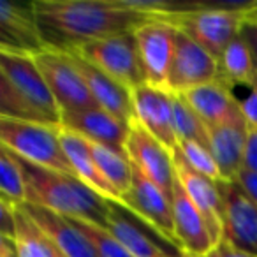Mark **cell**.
Returning <instances> with one entry per match:
<instances>
[{
	"label": "cell",
	"mask_w": 257,
	"mask_h": 257,
	"mask_svg": "<svg viewBox=\"0 0 257 257\" xmlns=\"http://www.w3.org/2000/svg\"><path fill=\"white\" fill-rule=\"evenodd\" d=\"M13 241L18 257H65L23 206L16 208V234Z\"/></svg>",
	"instance_id": "cb8c5ba5"
},
{
	"label": "cell",
	"mask_w": 257,
	"mask_h": 257,
	"mask_svg": "<svg viewBox=\"0 0 257 257\" xmlns=\"http://www.w3.org/2000/svg\"><path fill=\"white\" fill-rule=\"evenodd\" d=\"M239 107L248 127L257 128V79L252 86H248V93L245 95V99L239 100Z\"/></svg>",
	"instance_id": "1f68e13d"
},
{
	"label": "cell",
	"mask_w": 257,
	"mask_h": 257,
	"mask_svg": "<svg viewBox=\"0 0 257 257\" xmlns=\"http://www.w3.org/2000/svg\"><path fill=\"white\" fill-rule=\"evenodd\" d=\"M60 140L76 178H79L85 185L95 190L106 201L121 206V196L100 173L99 166H97L95 159L92 155V150H90L88 141L83 136L64 127H60Z\"/></svg>",
	"instance_id": "ffe728a7"
},
{
	"label": "cell",
	"mask_w": 257,
	"mask_h": 257,
	"mask_svg": "<svg viewBox=\"0 0 257 257\" xmlns=\"http://www.w3.org/2000/svg\"><path fill=\"white\" fill-rule=\"evenodd\" d=\"M134 37L147 83L157 88H168L175 57L176 29L166 20L152 18L134 30Z\"/></svg>",
	"instance_id": "9c48e42d"
},
{
	"label": "cell",
	"mask_w": 257,
	"mask_h": 257,
	"mask_svg": "<svg viewBox=\"0 0 257 257\" xmlns=\"http://www.w3.org/2000/svg\"><path fill=\"white\" fill-rule=\"evenodd\" d=\"M243 169L257 173V128H250L248 131L245 157H243Z\"/></svg>",
	"instance_id": "836d02e7"
},
{
	"label": "cell",
	"mask_w": 257,
	"mask_h": 257,
	"mask_svg": "<svg viewBox=\"0 0 257 257\" xmlns=\"http://www.w3.org/2000/svg\"><path fill=\"white\" fill-rule=\"evenodd\" d=\"M20 168L25 176L27 203L46 208L69 218L92 222L106 229L109 220L111 203L100 197L95 190L76 178L74 175L50 171L20 159Z\"/></svg>",
	"instance_id": "3957f363"
},
{
	"label": "cell",
	"mask_w": 257,
	"mask_h": 257,
	"mask_svg": "<svg viewBox=\"0 0 257 257\" xmlns=\"http://www.w3.org/2000/svg\"><path fill=\"white\" fill-rule=\"evenodd\" d=\"M67 55L74 60L76 67L79 69L81 76L85 78L86 85L90 88V93L95 99L97 106L109 111L111 114L118 116L120 120L131 123L134 120L133 92L128 88H125V86H121L114 79H111L109 76L104 74L97 67H93L92 64H88L79 55L76 53H67Z\"/></svg>",
	"instance_id": "d6986e66"
},
{
	"label": "cell",
	"mask_w": 257,
	"mask_h": 257,
	"mask_svg": "<svg viewBox=\"0 0 257 257\" xmlns=\"http://www.w3.org/2000/svg\"><path fill=\"white\" fill-rule=\"evenodd\" d=\"M178 152L185 159L187 164L192 169H196L197 173L213 180V182H222L220 168H218L215 157L211 155L210 148L203 147L199 143H194V141H180Z\"/></svg>",
	"instance_id": "f546056e"
},
{
	"label": "cell",
	"mask_w": 257,
	"mask_h": 257,
	"mask_svg": "<svg viewBox=\"0 0 257 257\" xmlns=\"http://www.w3.org/2000/svg\"><path fill=\"white\" fill-rule=\"evenodd\" d=\"M175 257H194V255H189V253H185V252H180V253H176Z\"/></svg>",
	"instance_id": "74e56055"
},
{
	"label": "cell",
	"mask_w": 257,
	"mask_h": 257,
	"mask_svg": "<svg viewBox=\"0 0 257 257\" xmlns=\"http://www.w3.org/2000/svg\"><path fill=\"white\" fill-rule=\"evenodd\" d=\"M121 208L133 213L138 220L150 227L164 241L180 250L175 239L171 197L138 168H134L133 185L121 199Z\"/></svg>",
	"instance_id": "ba28073f"
},
{
	"label": "cell",
	"mask_w": 257,
	"mask_h": 257,
	"mask_svg": "<svg viewBox=\"0 0 257 257\" xmlns=\"http://www.w3.org/2000/svg\"><path fill=\"white\" fill-rule=\"evenodd\" d=\"M16 208L8 201L0 199V236L15 239L16 234Z\"/></svg>",
	"instance_id": "4dcf8cb0"
},
{
	"label": "cell",
	"mask_w": 257,
	"mask_h": 257,
	"mask_svg": "<svg viewBox=\"0 0 257 257\" xmlns=\"http://www.w3.org/2000/svg\"><path fill=\"white\" fill-rule=\"evenodd\" d=\"M220 78L218 60L211 57L204 48L176 30L175 57L169 72L168 90L175 95L194 90Z\"/></svg>",
	"instance_id": "7c38bea8"
},
{
	"label": "cell",
	"mask_w": 257,
	"mask_h": 257,
	"mask_svg": "<svg viewBox=\"0 0 257 257\" xmlns=\"http://www.w3.org/2000/svg\"><path fill=\"white\" fill-rule=\"evenodd\" d=\"M69 53L79 55L131 92L147 83L134 32L93 41Z\"/></svg>",
	"instance_id": "8992f818"
},
{
	"label": "cell",
	"mask_w": 257,
	"mask_h": 257,
	"mask_svg": "<svg viewBox=\"0 0 257 257\" xmlns=\"http://www.w3.org/2000/svg\"><path fill=\"white\" fill-rule=\"evenodd\" d=\"M176 246L194 257H204L215 246L206 220L176 182L171 196Z\"/></svg>",
	"instance_id": "2e32d148"
},
{
	"label": "cell",
	"mask_w": 257,
	"mask_h": 257,
	"mask_svg": "<svg viewBox=\"0 0 257 257\" xmlns=\"http://www.w3.org/2000/svg\"><path fill=\"white\" fill-rule=\"evenodd\" d=\"M175 131L180 141H194L210 148V128L180 95H175Z\"/></svg>",
	"instance_id": "83f0119b"
},
{
	"label": "cell",
	"mask_w": 257,
	"mask_h": 257,
	"mask_svg": "<svg viewBox=\"0 0 257 257\" xmlns=\"http://www.w3.org/2000/svg\"><path fill=\"white\" fill-rule=\"evenodd\" d=\"M204 257H255V255L238 248V246H234L232 243H229L227 239L222 238Z\"/></svg>",
	"instance_id": "d6a6232c"
},
{
	"label": "cell",
	"mask_w": 257,
	"mask_h": 257,
	"mask_svg": "<svg viewBox=\"0 0 257 257\" xmlns=\"http://www.w3.org/2000/svg\"><path fill=\"white\" fill-rule=\"evenodd\" d=\"M88 145L100 173L104 175V178L114 187V190L123 199V196L128 192V189L133 185V175H134V168L131 164V161L127 159V155L120 154L116 150H111L107 147H102V145L92 143V141H88Z\"/></svg>",
	"instance_id": "484cf974"
},
{
	"label": "cell",
	"mask_w": 257,
	"mask_h": 257,
	"mask_svg": "<svg viewBox=\"0 0 257 257\" xmlns=\"http://www.w3.org/2000/svg\"><path fill=\"white\" fill-rule=\"evenodd\" d=\"M245 22L257 23V2H252V6H250V9L245 13Z\"/></svg>",
	"instance_id": "8d00e7d4"
},
{
	"label": "cell",
	"mask_w": 257,
	"mask_h": 257,
	"mask_svg": "<svg viewBox=\"0 0 257 257\" xmlns=\"http://www.w3.org/2000/svg\"><path fill=\"white\" fill-rule=\"evenodd\" d=\"M134 120L171 152L178 148L175 131V93L148 83L133 90Z\"/></svg>",
	"instance_id": "5bb4252c"
},
{
	"label": "cell",
	"mask_w": 257,
	"mask_h": 257,
	"mask_svg": "<svg viewBox=\"0 0 257 257\" xmlns=\"http://www.w3.org/2000/svg\"><path fill=\"white\" fill-rule=\"evenodd\" d=\"M32 6L48 50L62 53L106 37L133 34L152 20L123 0H36Z\"/></svg>",
	"instance_id": "6da1fadb"
},
{
	"label": "cell",
	"mask_w": 257,
	"mask_h": 257,
	"mask_svg": "<svg viewBox=\"0 0 257 257\" xmlns=\"http://www.w3.org/2000/svg\"><path fill=\"white\" fill-rule=\"evenodd\" d=\"M241 37L246 41L250 51H252L253 65H255V79H257V23L245 22L241 27Z\"/></svg>",
	"instance_id": "d590c367"
},
{
	"label": "cell",
	"mask_w": 257,
	"mask_h": 257,
	"mask_svg": "<svg viewBox=\"0 0 257 257\" xmlns=\"http://www.w3.org/2000/svg\"><path fill=\"white\" fill-rule=\"evenodd\" d=\"M125 155L134 168L147 175L169 197L176 185L173 152L154 138L140 121L133 120L125 141Z\"/></svg>",
	"instance_id": "30bf717a"
},
{
	"label": "cell",
	"mask_w": 257,
	"mask_h": 257,
	"mask_svg": "<svg viewBox=\"0 0 257 257\" xmlns=\"http://www.w3.org/2000/svg\"><path fill=\"white\" fill-rule=\"evenodd\" d=\"M0 116L62 127V111L34 57L0 53Z\"/></svg>",
	"instance_id": "7a4b0ae2"
},
{
	"label": "cell",
	"mask_w": 257,
	"mask_h": 257,
	"mask_svg": "<svg viewBox=\"0 0 257 257\" xmlns=\"http://www.w3.org/2000/svg\"><path fill=\"white\" fill-rule=\"evenodd\" d=\"M236 182H238V185L243 189V192L257 204V173L241 169L239 175L236 176Z\"/></svg>",
	"instance_id": "e575fe53"
},
{
	"label": "cell",
	"mask_w": 257,
	"mask_h": 257,
	"mask_svg": "<svg viewBox=\"0 0 257 257\" xmlns=\"http://www.w3.org/2000/svg\"><path fill=\"white\" fill-rule=\"evenodd\" d=\"M0 143L34 166L74 175L60 140V127L0 116Z\"/></svg>",
	"instance_id": "5b68a950"
},
{
	"label": "cell",
	"mask_w": 257,
	"mask_h": 257,
	"mask_svg": "<svg viewBox=\"0 0 257 257\" xmlns=\"http://www.w3.org/2000/svg\"><path fill=\"white\" fill-rule=\"evenodd\" d=\"M222 196V238L257 257V204L236 180L218 182Z\"/></svg>",
	"instance_id": "8fae6325"
},
{
	"label": "cell",
	"mask_w": 257,
	"mask_h": 257,
	"mask_svg": "<svg viewBox=\"0 0 257 257\" xmlns=\"http://www.w3.org/2000/svg\"><path fill=\"white\" fill-rule=\"evenodd\" d=\"M173 161H175L176 182L182 185L189 199L201 211L211 231L215 245H217L224 234V229H222V196L218 190V182H213V180L206 178L204 175L190 168L178 152V148L173 152Z\"/></svg>",
	"instance_id": "9a60e30c"
},
{
	"label": "cell",
	"mask_w": 257,
	"mask_h": 257,
	"mask_svg": "<svg viewBox=\"0 0 257 257\" xmlns=\"http://www.w3.org/2000/svg\"><path fill=\"white\" fill-rule=\"evenodd\" d=\"M180 97L199 114L208 128L224 123L239 111V99L232 92V86L220 78L189 90Z\"/></svg>",
	"instance_id": "44dd1931"
},
{
	"label": "cell",
	"mask_w": 257,
	"mask_h": 257,
	"mask_svg": "<svg viewBox=\"0 0 257 257\" xmlns=\"http://www.w3.org/2000/svg\"><path fill=\"white\" fill-rule=\"evenodd\" d=\"M71 220L88 238L99 257H134L107 229L92 224V222L78 220V218H71Z\"/></svg>",
	"instance_id": "f1b7e54d"
},
{
	"label": "cell",
	"mask_w": 257,
	"mask_h": 257,
	"mask_svg": "<svg viewBox=\"0 0 257 257\" xmlns=\"http://www.w3.org/2000/svg\"><path fill=\"white\" fill-rule=\"evenodd\" d=\"M252 2L239 4H196L189 11L166 16L176 30L185 34L189 39L208 51L211 57L220 60L227 46L241 34L245 13Z\"/></svg>",
	"instance_id": "277c9868"
},
{
	"label": "cell",
	"mask_w": 257,
	"mask_h": 257,
	"mask_svg": "<svg viewBox=\"0 0 257 257\" xmlns=\"http://www.w3.org/2000/svg\"><path fill=\"white\" fill-rule=\"evenodd\" d=\"M0 199L8 201L13 206H23L27 203L25 176L20 162L15 154L4 147L0 150Z\"/></svg>",
	"instance_id": "4316f807"
},
{
	"label": "cell",
	"mask_w": 257,
	"mask_h": 257,
	"mask_svg": "<svg viewBox=\"0 0 257 257\" xmlns=\"http://www.w3.org/2000/svg\"><path fill=\"white\" fill-rule=\"evenodd\" d=\"M23 208L36 220V224L53 239V243L65 257H99L88 238L76 227V224L69 217L34 204H23Z\"/></svg>",
	"instance_id": "7402d4cb"
},
{
	"label": "cell",
	"mask_w": 257,
	"mask_h": 257,
	"mask_svg": "<svg viewBox=\"0 0 257 257\" xmlns=\"http://www.w3.org/2000/svg\"><path fill=\"white\" fill-rule=\"evenodd\" d=\"M106 229L134 257H175L176 253H180L168 252L164 246L154 241L150 234L143 229V225L141 227L136 225V222L127 217V210L114 203H111L109 220H107Z\"/></svg>",
	"instance_id": "603a6c76"
},
{
	"label": "cell",
	"mask_w": 257,
	"mask_h": 257,
	"mask_svg": "<svg viewBox=\"0 0 257 257\" xmlns=\"http://www.w3.org/2000/svg\"><path fill=\"white\" fill-rule=\"evenodd\" d=\"M248 131L241 107L227 121L210 128V152L220 168L222 180H236L243 169Z\"/></svg>",
	"instance_id": "ac0fdd59"
},
{
	"label": "cell",
	"mask_w": 257,
	"mask_h": 257,
	"mask_svg": "<svg viewBox=\"0 0 257 257\" xmlns=\"http://www.w3.org/2000/svg\"><path fill=\"white\" fill-rule=\"evenodd\" d=\"M220 79L234 88L236 85L252 86L255 81V65H253L252 51L246 41L239 34L227 46L218 60Z\"/></svg>",
	"instance_id": "d4e9b609"
},
{
	"label": "cell",
	"mask_w": 257,
	"mask_h": 257,
	"mask_svg": "<svg viewBox=\"0 0 257 257\" xmlns=\"http://www.w3.org/2000/svg\"><path fill=\"white\" fill-rule=\"evenodd\" d=\"M41 74L44 76L62 114L99 107L90 93L85 78L74 60L67 53L55 50H44L34 57Z\"/></svg>",
	"instance_id": "52a82bcc"
},
{
	"label": "cell",
	"mask_w": 257,
	"mask_h": 257,
	"mask_svg": "<svg viewBox=\"0 0 257 257\" xmlns=\"http://www.w3.org/2000/svg\"><path fill=\"white\" fill-rule=\"evenodd\" d=\"M48 50L34 6L0 0V53L36 57Z\"/></svg>",
	"instance_id": "4fadbf2b"
},
{
	"label": "cell",
	"mask_w": 257,
	"mask_h": 257,
	"mask_svg": "<svg viewBox=\"0 0 257 257\" xmlns=\"http://www.w3.org/2000/svg\"><path fill=\"white\" fill-rule=\"evenodd\" d=\"M62 127L79 134L92 143L125 154V141L131 123L120 120L102 107H92L78 113L62 114Z\"/></svg>",
	"instance_id": "e0dca14e"
}]
</instances>
